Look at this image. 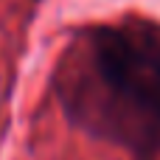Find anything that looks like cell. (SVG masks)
<instances>
[{
  "label": "cell",
  "instance_id": "obj_1",
  "mask_svg": "<svg viewBox=\"0 0 160 160\" xmlns=\"http://www.w3.org/2000/svg\"><path fill=\"white\" fill-rule=\"evenodd\" d=\"M51 90L70 127L160 160V25L129 17L79 28L56 59Z\"/></svg>",
  "mask_w": 160,
  "mask_h": 160
}]
</instances>
